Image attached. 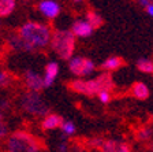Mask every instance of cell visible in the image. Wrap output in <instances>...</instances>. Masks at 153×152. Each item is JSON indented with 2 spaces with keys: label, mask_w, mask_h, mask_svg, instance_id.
Here are the masks:
<instances>
[{
  "label": "cell",
  "mask_w": 153,
  "mask_h": 152,
  "mask_svg": "<svg viewBox=\"0 0 153 152\" xmlns=\"http://www.w3.org/2000/svg\"><path fill=\"white\" fill-rule=\"evenodd\" d=\"M102 141H104L102 139H100V137H96V139H92V140H90L89 144H92L94 148H100V147H101V144H102Z\"/></svg>",
  "instance_id": "obj_24"
},
{
  "label": "cell",
  "mask_w": 153,
  "mask_h": 152,
  "mask_svg": "<svg viewBox=\"0 0 153 152\" xmlns=\"http://www.w3.org/2000/svg\"><path fill=\"white\" fill-rule=\"evenodd\" d=\"M62 8L60 4L55 0H42L38 3V13L47 19H55L59 16Z\"/></svg>",
  "instance_id": "obj_8"
},
{
  "label": "cell",
  "mask_w": 153,
  "mask_h": 152,
  "mask_svg": "<svg viewBox=\"0 0 153 152\" xmlns=\"http://www.w3.org/2000/svg\"><path fill=\"white\" fill-rule=\"evenodd\" d=\"M4 119V115H3V112L0 111V121H3Z\"/></svg>",
  "instance_id": "obj_29"
},
{
  "label": "cell",
  "mask_w": 153,
  "mask_h": 152,
  "mask_svg": "<svg viewBox=\"0 0 153 152\" xmlns=\"http://www.w3.org/2000/svg\"><path fill=\"white\" fill-rule=\"evenodd\" d=\"M63 118L57 114H47L41 121V129L42 130H55L57 127H60Z\"/></svg>",
  "instance_id": "obj_11"
},
{
  "label": "cell",
  "mask_w": 153,
  "mask_h": 152,
  "mask_svg": "<svg viewBox=\"0 0 153 152\" xmlns=\"http://www.w3.org/2000/svg\"><path fill=\"white\" fill-rule=\"evenodd\" d=\"M21 108L27 114L34 117H45L48 114V104L41 99L40 93L37 92H26L21 96Z\"/></svg>",
  "instance_id": "obj_5"
},
{
  "label": "cell",
  "mask_w": 153,
  "mask_h": 152,
  "mask_svg": "<svg viewBox=\"0 0 153 152\" xmlns=\"http://www.w3.org/2000/svg\"><path fill=\"white\" fill-rule=\"evenodd\" d=\"M131 95L137 100H146L150 95V91L145 82H135L131 86Z\"/></svg>",
  "instance_id": "obj_12"
},
{
  "label": "cell",
  "mask_w": 153,
  "mask_h": 152,
  "mask_svg": "<svg viewBox=\"0 0 153 152\" xmlns=\"http://www.w3.org/2000/svg\"><path fill=\"white\" fill-rule=\"evenodd\" d=\"M7 152H41L42 144L33 134L16 130L7 139Z\"/></svg>",
  "instance_id": "obj_3"
},
{
  "label": "cell",
  "mask_w": 153,
  "mask_h": 152,
  "mask_svg": "<svg viewBox=\"0 0 153 152\" xmlns=\"http://www.w3.org/2000/svg\"><path fill=\"white\" fill-rule=\"evenodd\" d=\"M60 129H62V132H63L64 136H67V137L75 134V132H76L75 125H74L71 121H63L62 125H60Z\"/></svg>",
  "instance_id": "obj_17"
},
{
  "label": "cell",
  "mask_w": 153,
  "mask_h": 152,
  "mask_svg": "<svg viewBox=\"0 0 153 152\" xmlns=\"http://www.w3.org/2000/svg\"><path fill=\"white\" fill-rule=\"evenodd\" d=\"M73 1H74V3H75V4H79V3H82L83 0H73Z\"/></svg>",
  "instance_id": "obj_28"
},
{
  "label": "cell",
  "mask_w": 153,
  "mask_h": 152,
  "mask_svg": "<svg viewBox=\"0 0 153 152\" xmlns=\"http://www.w3.org/2000/svg\"><path fill=\"white\" fill-rule=\"evenodd\" d=\"M150 137H152V130H150V127H142V129L138 130L137 139L140 140V141H148V140H150Z\"/></svg>",
  "instance_id": "obj_20"
},
{
  "label": "cell",
  "mask_w": 153,
  "mask_h": 152,
  "mask_svg": "<svg viewBox=\"0 0 153 152\" xmlns=\"http://www.w3.org/2000/svg\"><path fill=\"white\" fill-rule=\"evenodd\" d=\"M137 67L140 71L145 74H152L153 73V62L148 58H141L137 62Z\"/></svg>",
  "instance_id": "obj_15"
},
{
  "label": "cell",
  "mask_w": 153,
  "mask_h": 152,
  "mask_svg": "<svg viewBox=\"0 0 153 152\" xmlns=\"http://www.w3.org/2000/svg\"><path fill=\"white\" fill-rule=\"evenodd\" d=\"M94 29L86 22L85 19H76L75 22L73 23L71 26V30L70 32L74 34V37H89L90 34L93 33Z\"/></svg>",
  "instance_id": "obj_10"
},
{
  "label": "cell",
  "mask_w": 153,
  "mask_h": 152,
  "mask_svg": "<svg viewBox=\"0 0 153 152\" xmlns=\"http://www.w3.org/2000/svg\"><path fill=\"white\" fill-rule=\"evenodd\" d=\"M68 69L74 76L78 77H86L94 73L96 66L93 63V60L86 59V58L81 56H71L68 59Z\"/></svg>",
  "instance_id": "obj_6"
},
{
  "label": "cell",
  "mask_w": 153,
  "mask_h": 152,
  "mask_svg": "<svg viewBox=\"0 0 153 152\" xmlns=\"http://www.w3.org/2000/svg\"><path fill=\"white\" fill-rule=\"evenodd\" d=\"M114 88V81L108 73L96 77L93 79H74L70 84V89L76 93L86 96H97L101 91H109Z\"/></svg>",
  "instance_id": "obj_2"
},
{
  "label": "cell",
  "mask_w": 153,
  "mask_h": 152,
  "mask_svg": "<svg viewBox=\"0 0 153 152\" xmlns=\"http://www.w3.org/2000/svg\"><path fill=\"white\" fill-rule=\"evenodd\" d=\"M123 64L120 58L118 56H109L108 59L104 60V63H102V69L105 71H115V70H118L119 67Z\"/></svg>",
  "instance_id": "obj_13"
},
{
  "label": "cell",
  "mask_w": 153,
  "mask_h": 152,
  "mask_svg": "<svg viewBox=\"0 0 153 152\" xmlns=\"http://www.w3.org/2000/svg\"><path fill=\"white\" fill-rule=\"evenodd\" d=\"M67 151H68V145L66 143H62L59 145V152H67Z\"/></svg>",
  "instance_id": "obj_26"
},
{
  "label": "cell",
  "mask_w": 153,
  "mask_h": 152,
  "mask_svg": "<svg viewBox=\"0 0 153 152\" xmlns=\"http://www.w3.org/2000/svg\"><path fill=\"white\" fill-rule=\"evenodd\" d=\"M145 10H146V13L149 14V15H152V14H153V4L152 3L148 4V6L145 7Z\"/></svg>",
  "instance_id": "obj_27"
},
{
  "label": "cell",
  "mask_w": 153,
  "mask_h": 152,
  "mask_svg": "<svg viewBox=\"0 0 153 152\" xmlns=\"http://www.w3.org/2000/svg\"><path fill=\"white\" fill-rule=\"evenodd\" d=\"M52 29L45 23L29 21L23 23L18 30V34L10 38V45L16 51L36 52L49 45Z\"/></svg>",
  "instance_id": "obj_1"
},
{
  "label": "cell",
  "mask_w": 153,
  "mask_h": 152,
  "mask_svg": "<svg viewBox=\"0 0 153 152\" xmlns=\"http://www.w3.org/2000/svg\"><path fill=\"white\" fill-rule=\"evenodd\" d=\"M116 148H118V143L116 141H114V140H104L99 149L101 152H116Z\"/></svg>",
  "instance_id": "obj_18"
},
{
  "label": "cell",
  "mask_w": 153,
  "mask_h": 152,
  "mask_svg": "<svg viewBox=\"0 0 153 152\" xmlns=\"http://www.w3.org/2000/svg\"><path fill=\"white\" fill-rule=\"evenodd\" d=\"M7 134H8V127H7V125L3 121H0V140L6 139Z\"/></svg>",
  "instance_id": "obj_22"
},
{
  "label": "cell",
  "mask_w": 153,
  "mask_h": 152,
  "mask_svg": "<svg viewBox=\"0 0 153 152\" xmlns=\"http://www.w3.org/2000/svg\"><path fill=\"white\" fill-rule=\"evenodd\" d=\"M60 67L57 64V62H49L47 63L44 69V76H42V81H44V88H49L52 86V84L55 82V79L59 76Z\"/></svg>",
  "instance_id": "obj_9"
},
{
  "label": "cell",
  "mask_w": 153,
  "mask_h": 152,
  "mask_svg": "<svg viewBox=\"0 0 153 152\" xmlns=\"http://www.w3.org/2000/svg\"><path fill=\"white\" fill-rule=\"evenodd\" d=\"M49 47L60 59L68 60L75 49V37L70 30L59 29L56 32H52Z\"/></svg>",
  "instance_id": "obj_4"
},
{
  "label": "cell",
  "mask_w": 153,
  "mask_h": 152,
  "mask_svg": "<svg viewBox=\"0 0 153 152\" xmlns=\"http://www.w3.org/2000/svg\"><path fill=\"white\" fill-rule=\"evenodd\" d=\"M97 97H99V100L102 104H108L111 101V92L109 91H101V92L97 93Z\"/></svg>",
  "instance_id": "obj_21"
},
{
  "label": "cell",
  "mask_w": 153,
  "mask_h": 152,
  "mask_svg": "<svg viewBox=\"0 0 153 152\" xmlns=\"http://www.w3.org/2000/svg\"><path fill=\"white\" fill-rule=\"evenodd\" d=\"M85 21L89 23V25L92 26L93 29H96V28H99V26H101V23H102L101 16H100L99 14L93 13V11H89V13L86 14V19H85Z\"/></svg>",
  "instance_id": "obj_16"
},
{
  "label": "cell",
  "mask_w": 153,
  "mask_h": 152,
  "mask_svg": "<svg viewBox=\"0 0 153 152\" xmlns=\"http://www.w3.org/2000/svg\"><path fill=\"white\" fill-rule=\"evenodd\" d=\"M23 81H25V85L29 89V92L40 93L44 89L42 76H40L34 70H26L25 74H23Z\"/></svg>",
  "instance_id": "obj_7"
},
{
  "label": "cell",
  "mask_w": 153,
  "mask_h": 152,
  "mask_svg": "<svg viewBox=\"0 0 153 152\" xmlns=\"http://www.w3.org/2000/svg\"><path fill=\"white\" fill-rule=\"evenodd\" d=\"M138 1V4H140V6H142L143 8H145V7L148 6V4H150L152 3V0H137Z\"/></svg>",
  "instance_id": "obj_25"
},
{
  "label": "cell",
  "mask_w": 153,
  "mask_h": 152,
  "mask_svg": "<svg viewBox=\"0 0 153 152\" xmlns=\"http://www.w3.org/2000/svg\"><path fill=\"white\" fill-rule=\"evenodd\" d=\"M116 152H131V147L127 143H120V144H118Z\"/></svg>",
  "instance_id": "obj_23"
},
{
  "label": "cell",
  "mask_w": 153,
  "mask_h": 152,
  "mask_svg": "<svg viewBox=\"0 0 153 152\" xmlns=\"http://www.w3.org/2000/svg\"><path fill=\"white\" fill-rule=\"evenodd\" d=\"M16 7V0H0V16H7Z\"/></svg>",
  "instance_id": "obj_14"
},
{
  "label": "cell",
  "mask_w": 153,
  "mask_h": 152,
  "mask_svg": "<svg viewBox=\"0 0 153 152\" xmlns=\"http://www.w3.org/2000/svg\"><path fill=\"white\" fill-rule=\"evenodd\" d=\"M11 81H13L11 74H10L8 71H6V70L0 69V88H6V86H8L10 84H11Z\"/></svg>",
  "instance_id": "obj_19"
}]
</instances>
